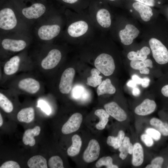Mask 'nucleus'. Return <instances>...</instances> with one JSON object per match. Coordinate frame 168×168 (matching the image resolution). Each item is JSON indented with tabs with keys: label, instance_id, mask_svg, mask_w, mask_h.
Masks as SVG:
<instances>
[{
	"label": "nucleus",
	"instance_id": "f257e3e1",
	"mask_svg": "<svg viewBox=\"0 0 168 168\" xmlns=\"http://www.w3.org/2000/svg\"><path fill=\"white\" fill-rule=\"evenodd\" d=\"M73 16L67 29V34L71 39L87 40L96 34L97 29L87 12L75 11Z\"/></svg>",
	"mask_w": 168,
	"mask_h": 168
},
{
	"label": "nucleus",
	"instance_id": "f03ea898",
	"mask_svg": "<svg viewBox=\"0 0 168 168\" xmlns=\"http://www.w3.org/2000/svg\"><path fill=\"white\" fill-rule=\"evenodd\" d=\"M108 4L104 0H90L87 8L90 16L97 30H102L109 28L112 23L111 15Z\"/></svg>",
	"mask_w": 168,
	"mask_h": 168
},
{
	"label": "nucleus",
	"instance_id": "7ed1b4c3",
	"mask_svg": "<svg viewBox=\"0 0 168 168\" xmlns=\"http://www.w3.org/2000/svg\"><path fill=\"white\" fill-rule=\"evenodd\" d=\"M149 44L155 61L161 65L168 64V49L166 47L160 40L155 38L150 39Z\"/></svg>",
	"mask_w": 168,
	"mask_h": 168
},
{
	"label": "nucleus",
	"instance_id": "20e7f679",
	"mask_svg": "<svg viewBox=\"0 0 168 168\" xmlns=\"http://www.w3.org/2000/svg\"><path fill=\"white\" fill-rule=\"evenodd\" d=\"M96 68L105 76L111 75L115 69L113 58L110 55L102 53L98 55L94 61Z\"/></svg>",
	"mask_w": 168,
	"mask_h": 168
},
{
	"label": "nucleus",
	"instance_id": "39448f33",
	"mask_svg": "<svg viewBox=\"0 0 168 168\" xmlns=\"http://www.w3.org/2000/svg\"><path fill=\"white\" fill-rule=\"evenodd\" d=\"M17 23L16 18L13 11L9 8H5L0 11V27L4 30L14 28Z\"/></svg>",
	"mask_w": 168,
	"mask_h": 168
},
{
	"label": "nucleus",
	"instance_id": "423d86ee",
	"mask_svg": "<svg viewBox=\"0 0 168 168\" xmlns=\"http://www.w3.org/2000/svg\"><path fill=\"white\" fill-rule=\"evenodd\" d=\"M75 74V69L72 68H68L63 72L59 85V89L62 93L68 94L70 92Z\"/></svg>",
	"mask_w": 168,
	"mask_h": 168
},
{
	"label": "nucleus",
	"instance_id": "0eeeda50",
	"mask_svg": "<svg viewBox=\"0 0 168 168\" xmlns=\"http://www.w3.org/2000/svg\"><path fill=\"white\" fill-rule=\"evenodd\" d=\"M139 31L134 25L127 24L125 27L120 30L118 36L121 42L124 45H128L132 44L134 39L138 37Z\"/></svg>",
	"mask_w": 168,
	"mask_h": 168
},
{
	"label": "nucleus",
	"instance_id": "6e6552de",
	"mask_svg": "<svg viewBox=\"0 0 168 168\" xmlns=\"http://www.w3.org/2000/svg\"><path fill=\"white\" fill-rule=\"evenodd\" d=\"M61 29V26L58 24L44 25L39 28L38 34L42 40H50L58 35Z\"/></svg>",
	"mask_w": 168,
	"mask_h": 168
},
{
	"label": "nucleus",
	"instance_id": "1a4fd4ad",
	"mask_svg": "<svg viewBox=\"0 0 168 168\" xmlns=\"http://www.w3.org/2000/svg\"><path fill=\"white\" fill-rule=\"evenodd\" d=\"M61 58V53L59 50L52 49L42 60L41 63V67L46 70L53 69L58 65Z\"/></svg>",
	"mask_w": 168,
	"mask_h": 168
},
{
	"label": "nucleus",
	"instance_id": "9d476101",
	"mask_svg": "<svg viewBox=\"0 0 168 168\" xmlns=\"http://www.w3.org/2000/svg\"><path fill=\"white\" fill-rule=\"evenodd\" d=\"M82 121L81 114L79 113L73 114L63 124L62 132L64 134H67L76 131L79 128Z\"/></svg>",
	"mask_w": 168,
	"mask_h": 168
},
{
	"label": "nucleus",
	"instance_id": "9b49d317",
	"mask_svg": "<svg viewBox=\"0 0 168 168\" xmlns=\"http://www.w3.org/2000/svg\"><path fill=\"white\" fill-rule=\"evenodd\" d=\"M100 150V146L97 141L95 139H91L83 153V160L87 163L95 161L99 156Z\"/></svg>",
	"mask_w": 168,
	"mask_h": 168
},
{
	"label": "nucleus",
	"instance_id": "f8f14e48",
	"mask_svg": "<svg viewBox=\"0 0 168 168\" xmlns=\"http://www.w3.org/2000/svg\"><path fill=\"white\" fill-rule=\"evenodd\" d=\"M104 108L110 115L119 121H124L127 118L126 112L115 102L105 104Z\"/></svg>",
	"mask_w": 168,
	"mask_h": 168
},
{
	"label": "nucleus",
	"instance_id": "ddd939ff",
	"mask_svg": "<svg viewBox=\"0 0 168 168\" xmlns=\"http://www.w3.org/2000/svg\"><path fill=\"white\" fill-rule=\"evenodd\" d=\"M46 9V7L44 4L35 3L29 7L23 8L22 10V13L27 19H37L44 14Z\"/></svg>",
	"mask_w": 168,
	"mask_h": 168
},
{
	"label": "nucleus",
	"instance_id": "4468645a",
	"mask_svg": "<svg viewBox=\"0 0 168 168\" xmlns=\"http://www.w3.org/2000/svg\"><path fill=\"white\" fill-rule=\"evenodd\" d=\"M18 86L20 89L32 94L37 93L40 87L38 81L31 77H27L21 80Z\"/></svg>",
	"mask_w": 168,
	"mask_h": 168
},
{
	"label": "nucleus",
	"instance_id": "2eb2a0df",
	"mask_svg": "<svg viewBox=\"0 0 168 168\" xmlns=\"http://www.w3.org/2000/svg\"><path fill=\"white\" fill-rule=\"evenodd\" d=\"M156 107V104L154 100L146 99L136 107L134 112L139 115H147L153 112Z\"/></svg>",
	"mask_w": 168,
	"mask_h": 168
},
{
	"label": "nucleus",
	"instance_id": "dca6fc26",
	"mask_svg": "<svg viewBox=\"0 0 168 168\" xmlns=\"http://www.w3.org/2000/svg\"><path fill=\"white\" fill-rule=\"evenodd\" d=\"M131 1V7L139 13L142 20L145 21H149L153 15L151 7L134 0L132 2Z\"/></svg>",
	"mask_w": 168,
	"mask_h": 168
},
{
	"label": "nucleus",
	"instance_id": "f3484780",
	"mask_svg": "<svg viewBox=\"0 0 168 168\" xmlns=\"http://www.w3.org/2000/svg\"><path fill=\"white\" fill-rule=\"evenodd\" d=\"M3 48L6 50L19 52L24 49L26 46V42L22 40L5 39L2 41Z\"/></svg>",
	"mask_w": 168,
	"mask_h": 168
},
{
	"label": "nucleus",
	"instance_id": "a211bd4d",
	"mask_svg": "<svg viewBox=\"0 0 168 168\" xmlns=\"http://www.w3.org/2000/svg\"><path fill=\"white\" fill-rule=\"evenodd\" d=\"M132 163L134 166H139L142 165L144 161V152L141 145L136 142L133 145L132 152Z\"/></svg>",
	"mask_w": 168,
	"mask_h": 168
},
{
	"label": "nucleus",
	"instance_id": "6ab92c4d",
	"mask_svg": "<svg viewBox=\"0 0 168 168\" xmlns=\"http://www.w3.org/2000/svg\"><path fill=\"white\" fill-rule=\"evenodd\" d=\"M20 58L18 56L11 58L5 63L3 68L4 73L7 75H11L15 73L18 70Z\"/></svg>",
	"mask_w": 168,
	"mask_h": 168
},
{
	"label": "nucleus",
	"instance_id": "aec40b11",
	"mask_svg": "<svg viewBox=\"0 0 168 168\" xmlns=\"http://www.w3.org/2000/svg\"><path fill=\"white\" fill-rule=\"evenodd\" d=\"M40 128L39 126H36L32 129H29L24 132L22 141L25 145H29L30 146H34L35 141L34 137L37 136L40 133Z\"/></svg>",
	"mask_w": 168,
	"mask_h": 168
},
{
	"label": "nucleus",
	"instance_id": "412c9836",
	"mask_svg": "<svg viewBox=\"0 0 168 168\" xmlns=\"http://www.w3.org/2000/svg\"><path fill=\"white\" fill-rule=\"evenodd\" d=\"M63 3L70 6L77 12L85 11L88 8L90 0H61Z\"/></svg>",
	"mask_w": 168,
	"mask_h": 168
},
{
	"label": "nucleus",
	"instance_id": "4be33fe9",
	"mask_svg": "<svg viewBox=\"0 0 168 168\" xmlns=\"http://www.w3.org/2000/svg\"><path fill=\"white\" fill-rule=\"evenodd\" d=\"M150 49L145 46L137 52L131 51L127 54L128 58L131 61H143L147 59L150 53Z\"/></svg>",
	"mask_w": 168,
	"mask_h": 168
},
{
	"label": "nucleus",
	"instance_id": "5701e85b",
	"mask_svg": "<svg viewBox=\"0 0 168 168\" xmlns=\"http://www.w3.org/2000/svg\"><path fill=\"white\" fill-rule=\"evenodd\" d=\"M34 110L32 107L23 108L18 113L17 118L18 120L22 122L29 123L34 119Z\"/></svg>",
	"mask_w": 168,
	"mask_h": 168
},
{
	"label": "nucleus",
	"instance_id": "b1692460",
	"mask_svg": "<svg viewBox=\"0 0 168 168\" xmlns=\"http://www.w3.org/2000/svg\"><path fill=\"white\" fill-rule=\"evenodd\" d=\"M133 149V145L130 142L129 138L127 136L125 137L121 145L119 148V150L120 152L119 157L122 160H124L128 154H132Z\"/></svg>",
	"mask_w": 168,
	"mask_h": 168
},
{
	"label": "nucleus",
	"instance_id": "393cba45",
	"mask_svg": "<svg viewBox=\"0 0 168 168\" xmlns=\"http://www.w3.org/2000/svg\"><path fill=\"white\" fill-rule=\"evenodd\" d=\"M116 92V89L112 84L110 79L109 78L103 81L99 85L97 89V93L98 96L105 94H112Z\"/></svg>",
	"mask_w": 168,
	"mask_h": 168
},
{
	"label": "nucleus",
	"instance_id": "a878e982",
	"mask_svg": "<svg viewBox=\"0 0 168 168\" xmlns=\"http://www.w3.org/2000/svg\"><path fill=\"white\" fill-rule=\"evenodd\" d=\"M72 145L68 148L67 153L68 156H74L79 152L82 145L80 137L77 134L74 135L72 138Z\"/></svg>",
	"mask_w": 168,
	"mask_h": 168
},
{
	"label": "nucleus",
	"instance_id": "bb28decb",
	"mask_svg": "<svg viewBox=\"0 0 168 168\" xmlns=\"http://www.w3.org/2000/svg\"><path fill=\"white\" fill-rule=\"evenodd\" d=\"M94 114L100 119L99 122L96 125V128L100 130L103 129L108 122L110 115L106 110L102 109L96 110Z\"/></svg>",
	"mask_w": 168,
	"mask_h": 168
},
{
	"label": "nucleus",
	"instance_id": "cd10ccee",
	"mask_svg": "<svg viewBox=\"0 0 168 168\" xmlns=\"http://www.w3.org/2000/svg\"><path fill=\"white\" fill-rule=\"evenodd\" d=\"M27 165L30 168H47L46 159L40 155L34 156L28 161Z\"/></svg>",
	"mask_w": 168,
	"mask_h": 168
},
{
	"label": "nucleus",
	"instance_id": "c85d7f7f",
	"mask_svg": "<svg viewBox=\"0 0 168 168\" xmlns=\"http://www.w3.org/2000/svg\"><path fill=\"white\" fill-rule=\"evenodd\" d=\"M150 124L163 136H168V123H167L163 122L157 118H153L150 119Z\"/></svg>",
	"mask_w": 168,
	"mask_h": 168
},
{
	"label": "nucleus",
	"instance_id": "c756f323",
	"mask_svg": "<svg viewBox=\"0 0 168 168\" xmlns=\"http://www.w3.org/2000/svg\"><path fill=\"white\" fill-rule=\"evenodd\" d=\"M100 72L96 68H92L91 71V76L87 79V85L96 87L99 85L102 82V77L100 75Z\"/></svg>",
	"mask_w": 168,
	"mask_h": 168
},
{
	"label": "nucleus",
	"instance_id": "7c9ffc66",
	"mask_svg": "<svg viewBox=\"0 0 168 168\" xmlns=\"http://www.w3.org/2000/svg\"><path fill=\"white\" fill-rule=\"evenodd\" d=\"M124 137V132L122 130H120L117 137L108 136L107 140V143L108 145L113 147L114 149H118L121 145Z\"/></svg>",
	"mask_w": 168,
	"mask_h": 168
},
{
	"label": "nucleus",
	"instance_id": "2f4dec72",
	"mask_svg": "<svg viewBox=\"0 0 168 168\" xmlns=\"http://www.w3.org/2000/svg\"><path fill=\"white\" fill-rule=\"evenodd\" d=\"M130 66L132 68L140 71L146 67L152 68L153 63L151 59H147L143 61H131Z\"/></svg>",
	"mask_w": 168,
	"mask_h": 168
},
{
	"label": "nucleus",
	"instance_id": "473e14b6",
	"mask_svg": "<svg viewBox=\"0 0 168 168\" xmlns=\"http://www.w3.org/2000/svg\"><path fill=\"white\" fill-rule=\"evenodd\" d=\"M0 106L4 111L7 113L11 112L13 109L12 102L2 93H0Z\"/></svg>",
	"mask_w": 168,
	"mask_h": 168
},
{
	"label": "nucleus",
	"instance_id": "72a5a7b5",
	"mask_svg": "<svg viewBox=\"0 0 168 168\" xmlns=\"http://www.w3.org/2000/svg\"><path fill=\"white\" fill-rule=\"evenodd\" d=\"M105 166L107 168H118L116 165L113 164V159L110 156L103 157L99 160L96 162V166L97 168H100Z\"/></svg>",
	"mask_w": 168,
	"mask_h": 168
},
{
	"label": "nucleus",
	"instance_id": "f704fd0d",
	"mask_svg": "<svg viewBox=\"0 0 168 168\" xmlns=\"http://www.w3.org/2000/svg\"><path fill=\"white\" fill-rule=\"evenodd\" d=\"M48 164L50 168H63V161L59 156H56L51 157L48 161Z\"/></svg>",
	"mask_w": 168,
	"mask_h": 168
},
{
	"label": "nucleus",
	"instance_id": "c9c22d12",
	"mask_svg": "<svg viewBox=\"0 0 168 168\" xmlns=\"http://www.w3.org/2000/svg\"><path fill=\"white\" fill-rule=\"evenodd\" d=\"M164 158L161 156L156 157L153 159L151 164L147 165L146 168H161L164 162Z\"/></svg>",
	"mask_w": 168,
	"mask_h": 168
},
{
	"label": "nucleus",
	"instance_id": "e433bc0d",
	"mask_svg": "<svg viewBox=\"0 0 168 168\" xmlns=\"http://www.w3.org/2000/svg\"><path fill=\"white\" fill-rule=\"evenodd\" d=\"M145 132L146 133L149 135L155 141H158L161 138V133L155 128H147L145 130Z\"/></svg>",
	"mask_w": 168,
	"mask_h": 168
},
{
	"label": "nucleus",
	"instance_id": "4c0bfd02",
	"mask_svg": "<svg viewBox=\"0 0 168 168\" xmlns=\"http://www.w3.org/2000/svg\"><path fill=\"white\" fill-rule=\"evenodd\" d=\"M37 107L40 108L41 110L47 115H49L51 112V109L48 103L44 100H40L38 102Z\"/></svg>",
	"mask_w": 168,
	"mask_h": 168
},
{
	"label": "nucleus",
	"instance_id": "58836bf2",
	"mask_svg": "<svg viewBox=\"0 0 168 168\" xmlns=\"http://www.w3.org/2000/svg\"><path fill=\"white\" fill-rule=\"evenodd\" d=\"M141 139L142 141L147 147H151L154 144V140L146 133L143 134L141 135Z\"/></svg>",
	"mask_w": 168,
	"mask_h": 168
},
{
	"label": "nucleus",
	"instance_id": "ea45409f",
	"mask_svg": "<svg viewBox=\"0 0 168 168\" xmlns=\"http://www.w3.org/2000/svg\"><path fill=\"white\" fill-rule=\"evenodd\" d=\"M0 168H20V166L16 162L9 161L4 163L0 166Z\"/></svg>",
	"mask_w": 168,
	"mask_h": 168
},
{
	"label": "nucleus",
	"instance_id": "a19ab883",
	"mask_svg": "<svg viewBox=\"0 0 168 168\" xmlns=\"http://www.w3.org/2000/svg\"><path fill=\"white\" fill-rule=\"evenodd\" d=\"M151 7H154L156 4H160L161 2L157 0H134Z\"/></svg>",
	"mask_w": 168,
	"mask_h": 168
},
{
	"label": "nucleus",
	"instance_id": "79ce46f5",
	"mask_svg": "<svg viewBox=\"0 0 168 168\" xmlns=\"http://www.w3.org/2000/svg\"><path fill=\"white\" fill-rule=\"evenodd\" d=\"M167 82L162 85L160 91L163 96L168 98V80Z\"/></svg>",
	"mask_w": 168,
	"mask_h": 168
},
{
	"label": "nucleus",
	"instance_id": "37998d69",
	"mask_svg": "<svg viewBox=\"0 0 168 168\" xmlns=\"http://www.w3.org/2000/svg\"><path fill=\"white\" fill-rule=\"evenodd\" d=\"M83 90L81 86L76 87L73 91L74 96L76 98H78L81 95Z\"/></svg>",
	"mask_w": 168,
	"mask_h": 168
},
{
	"label": "nucleus",
	"instance_id": "c03bdc74",
	"mask_svg": "<svg viewBox=\"0 0 168 168\" xmlns=\"http://www.w3.org/2000/svg\"><path fill=\"white\" fill-rule=\"evenodd\" d=\"M108 3L116 5H119L122 4L125 0H104Z\"/></svg>",
	"mask_w": 168,
	"mask_h": 168
},
{
	"label": "nucleus",
	"instance_id": "a18cd8bd",
	"mask_svg": "<svg viewBox=\"0 0 168 168\" xmlns=\"http://www.w3.org/2000/svg\"><path fill=\"white\" fill-rule=\"evenodd\" d=\"M150 82V79L147 77L142 78L141 85L144 88H146L148 86Z\"/></svg>",
	"mask_w": 168,
	"mask_h": 168
},
{
	"label": "nucleus",
	"instance_id": "49530a36",
	"mask_svg": "<svg viewBox=\"0 0 168 168\" xmlns=\"http://www.w3.org/2000/svg\"><path fill=\"white\" fill-rule=\"evenodd\" d=\"M132 80L134 81L137 84H141L142 78H140L137 75H133L132 77Z\"/></svg>",
	"mask_w": 168,
	"mask_h": 168
},
{
	"label": "nucleus",
	"instance_id": "de8ad7c7",
	"mask_svg": "<svg viewBox=\"0 0 168 168\" xmlns=\"http://www.w3.org/2000/svg\"><path fill=\"white\" fill-rule=\"evenodd\" d=\"M140 93V90L136 87L133 88V90L132 93L133 96H138L139 95Z\"/></svg>",
	"mask_w": 168,
	"mask_h": 168
},
{
	"label": "nucleus",
	"instance_id": "09e8293b",
	"mask_svg": "<svg viewBox=\"0 0 168 168\" xmlns=\"http://www.w3.org/2000/svg\"><path fill=\"white\" fill-rule=\"evenodd\" d=\"M137 83L133 80H129L127 83V85L129 87L134 88L137 85Z\"/></svg>",
	"mask_w": 168,
	"mask_h": 168
},
{
	"label": "nucleus",
	"instance_id": "8fccbe9b",
	"mask_svg": "<svg viewBox=\"0 0 168 168\" xmlns=\"http://www.w3.org/2000/svg\"><path fill=\"white\" fill-rule=\"evenodd\" d=\"M139 72L141 74H148L149 73L150 70L147 67H146L140 70Z\"/></svg>",
	"mask_w": 168,
	"mask_h": 168
},
{
	"label": "nucleus",
	"instance_id": "3c124183",
	"mask_svg": "<svg viewBox=\"0 0 168 168\" xmlns=\"http://www.w3.org/2000/svg\"><path fill=\"white\" fill-rule=\"evenodd\" d=\"M3 123V119L2 117V116L1 115V114L0 113V127H1Z\"/></svg>",
	"mask_w": 168,
	"mask_h": 168
},
{
	"label": "nucleus",
	"instance_id": "603ef678",
	"mask_svg": "<svg viewBox=\"0 0 168 168\" xmlns=\"http://www.w3.org/2000/svg\"><path fill=\"white\" fill-rule=\"evenodd\" d=\"M167 168H168V167H167Z\"/></svg>",
	"mask_w": 168,
	"mask_h": 168
}]
</instances>
